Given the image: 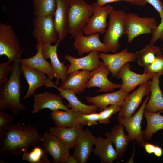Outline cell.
Instances as JSON below:
<instances>
[{
  "instance_id": "cell-38",
  "label": "cell",
  "mask_w": 163,
  "mask_h": 163,
  "mask_svg": "<svg viewBox=\"0 0 163 163\" xmlns=\"http://www.w3.org/2000/svg\"><path fill=\"white\" fill-rule=\"evenodd\" d=\"M99 120V114L97 113L90 114L81 113L79 117L81 124L89 126H93L97 125Z\"/></svg>"
},
{
  "instance_id": "cell-8",
  "label": "cell",
  "mask_w": 163,
  "mask_h": 163,
  "mask_svg": "<svg viewBox=\"0 0 163 163\" xmlns=\"http://www.w3.org/2000/svg\"><path fill=\"white\" fill-rule=\"evenodd\" d=\"M92 5L93 13L88 20L83 30V33L86 35L104 33L108 25L107 17L114 10L113 6L109 4L101 6L94 2Z\"/></svg>"
},
{
  "instance_id": "cell-36",
  "label": "cell",
  "mask_w": 163,
  "mask_h": 163,
  "mask_svg": "<svg viewBox=\"0 0 163 163\" xmlns=\"http://www.w3.org/2000/svg\"><path fill=\"white\" fill-rule=\"evenodd\" d=\"M121 108V105L117 104L110 105L105 108L99 113V123L100 124L109 123L112 116L119 112Z\"/></svg>"
},
{
  "instance_id": "cell-34",
  "label": "cell",
  "mask_w": 163,
  "mask_h": 163,
  "mask_svg": "<svg viewBox=\"0 0 163 163\" xmlns=\"http://www.w3.org/2000/svg\"><path fill=\"white\" fill-rule=\"evenodd\" d=\"M46 154L44 148L37 146L30 151L24 152L22 155V160L30 163H51Z\"/></svg>"
},
{
  "instance_id": "cell-24",
  "label": "cell",
  "mask_w": 163,
  "mask_h": 163,
  "mask_svg": "<svg viewBox=\"0 0 163 163\" xmlns=\"http://www.w3.org/2000/svg\"><path fill=\"white\" fill-rule=\"evenodd\" d=\"M90 72V71L87 69L73 72L69 74V76L59 88L71 90L75 93L79 94L87 88Z\"/></svg>"
},
{
  "instance_id": "cell-6",
  "label": "cell",
  "mask_w": 163,
  "mask_h": 163,
  "mask_svg": "<svg viewBox=\"0 0 163 163\" xmlns=\"http://www.w3.org/2000/svg\"><path fill=\"white\" fill-rule=\"evenodd\" d=\"M54 16L49 15L35 16L33 19L34 29L32 32L37 42L43 44L57 42L59 35L54 21Z\"/></svg>"
},
{
  "instance_id": "cell-40",
  "label": "cell",
  "mask_w": 163,
  "mask_h": 163,
  "mask_svg": "<svg viewBox=\"0 0 163 163\" xmlns=\"http://www.w3.org/2000/svg\"><path fill=\"white\" fill-rule=\"evenodd\" d=\"M124 1L129 3L139 6H145L147 3L146 0H97V3L100 5L119 1Z\"/></svg>"
},
{
  "instance_id": "cell-39",
  "label": "cell",
  "mask_w": 163,
  "mask_h": 163,
  "mask_svg": "<svg viewBox=\"0 0 163 163\" xmlns=\"http://www.w3.org/2000/svg\"><path fill=\"white\" fill-rule=\"evenodd\" d=\"M12 62L9 60L0 63V86L5 83L8 79V75L11 72L12 67L10 66Z\"/></svg>"
},
{
  "instance_id": "cell-29",
  "label": "cell",
  "mask_w": 163,
  "mask_h": 163,
  "mask_svg": "<svg viewBox=\"0 0 163 163\" xmlns=\"http://www.w3.org/2000/svg\"><path fill=\"white\" fill-rule=\"evenodd\" d=\"M92 152L100 159L101 163H112L117 160V155L112 143L107 138H96Z\"/></svg>"
},
{
  "instance_id": "cell-30",
  "label": "cell",
  "mask_w": 163,
  "mask_h": 163,
  "mask_svg": "<svg viewBox=\"0 0 163 163\" xmlns=\"http://www.w3.org/2000/svg\"><path fill=\"white\" fill-rule=\"evenodd\" d=\"M81 113L70 109L64 111L59 110L52 111L50 115L56 126L72 127L81 124L79 117Z\"/></svg>"
},
{
  "instance_id": "cell-18",
  "label": "cell",
  "mask_w": 163,
  "mask_h": 163,
  "mask_svg": "<svg viewBox=\"0 0 163 163\" xmlns=\"http://www.w3.org/2000/svg\"><path fill=\"white\" fill-rule=\"evenodd\" d=\"M59 43L57 42L54 45H52L51 43L43 44L42 49L45 59L49 58L50 60L51 64L57 78L55 84L57 86L59 85L60 79L62 83L68 77L66 72L69 67L65 65L64 62H61L58 58L57 49Z\"/></svg>"
},
{
  "instance_id": "cell-42",
  "label": "cell",
  "mask_w": 163,
  "mask_h": 163,
  "mask_svg": "<svg viewBox=\"0 0 163 163\" xmlns=\"http://www.w3.org/2000/svg\"><path fill=\"white\" fill-rule=\"evenodd\" d=\"M153 153L156 157H160L163 154V150L160 147L155 145Z\"/></svg>"
},
{
  "instance_id": "cell-11",
  "label": "cell",
  "mask_w": 163,
  "mask_h": 163,
  "mask_svg": "<svg viewBox=\"0 0 163 163\" xmlns=\"http://www.w3.org/2000/svg\"><path fill=\"white\" fill-rule=\"evenodd\" d=\"M110 72L107 66L103 62H101L99 67L90 72L87 88L97 87L99 89L96 92L106 93L113 91L117 88H120L121 84L114 83L108 79V75Z\"/></svg>"
},
{
  "instance_id": "cell-25",
  "label": "cell",
  "mask_w": 163,
  "mask_h": 163,
  "mask_svg": "<svg viewBox=\"0 0 163 163\" xmlns=\"http://www.w3.org/2000/svg\"><path fill=\"white\" fill-rule=\"evenodd\" d=\"M129 94L120 89L116 91L95 96H86L85 98L88 103L95 104L101 111L109 105L118 104L122 106Z\"/></svg>"
},
{
  "instance_id": "cell-43",
  "label": "cell",
  "mask_w": 163,
  "mask_h": 163,
  "mask_svg": "<svg viewBox=\"0 0 163 163\" xmlns=\"http://www.w3.org/2000/svg\"><path fill=\"white\" fill-rule=\"evenodd\" d=\"M65 163H78V162L73 155H70L66 160Z\"/></svg>"
},
{
  "instance_id": "cell-44",
  "label": "cell",
  "mask_w": 163,
  "mask_h": 163,
  "mask_svg": "<svg viewBox=\"0 0 163 163\" xmlns=\"http://www.w3.org/2000/svg\"><path fill=\"white\" fill-rule=\"evenodd\" d=\"M162 50L163 51V45H162Z\"/></svg>"
},
{
  "instance_id": "cell-28",
  "label": "cell",
  "mask_w": 163,
  "mask_h": 163,
  "mask_svg": "<svg viewBox=\"0 0 163 163\" xmlns=\"http://www.w3.org/2000/svg\"><path fill=\"white\" fill-rule=\"evenodd\" d=\"M84 126L81 124L72 127L54 126L50 128L49 132L70 149L74 148L77 138L84 130Z\"/></svg>"
},
{
  "instance_id": "cell-35",
  "label": "cell",
  "mask_w": 163,
  "mask_h": 163,
  "mask_svg": "<svg viewBox=\"0 0 163 163\" xmlns=\"http://www.w3.org/2000/svg\"><path fill=\"white\" fill-rule=\"evenodd\" d=\"M14 119L12 115L4 111H0V142L5 138Z\"/></svg>"
},
{
  "instance_id": "cell-37",
  "label": "cell",
  "mask_w": 163,
  "mask_h": 163,
  "mask_svg": "<svg viewBox=\"0 0 163 163\" xmlns=\"http://www.w3.org/2000/svg\"><path fill=\"white\" fill-rule=\"evenodd\" d=\"M143 74H152L163 72V54L161 51L157 54L154 61L147 67L144 68Z\"/></svg>"
},
{
  "instance_id": "cell-16",
  "label": "cell",
  "mask_w": 163,
  "mask_h": 163,
  "mask_svg": "<svg viewBox=\"0 0 163 163\" xmlns=\"http://www.w3.org/2000/svg\"><path fill=\"white\" fill-rule=\"evenodd\" d=\"M153 75L136 73L131 70L129 63L125 64L118 72L116 77L122 81L120 89L129 93L137 86L152 79Z\"/></svg>"
},
{
  "instance_id": "cell-1",
  "label": "cell",
  "mask_w": 163,
  "mask_h": 163,
  "mask_svg": "<svg viewBox=\"0 0 163 163\" xmlns=\"http://www.w3.org/2000/svg\"><path fill=\"white\" fill-rule=\"evenodd\" d=\"M42 136L31 124L25 125L20 122L13 124L5 139L0 142V155L3 157L22 156L30 147L42 142Z\"/></svg>"
},
{
  "instance_id": "cell-7",
  "label": "cell",
  "mask_w": 163,
  "mask_h": 163,
  "mask_svg": "<svg viewBox=\"0 0 163 163\" xmlns=\"http://www.w3.org/2000/svg\"><path fill=\"white\" fill-rule=\"evenodd\" d=\"M158 25L157 21L154 18L141 17L132 12L126 13L127 43H131L135 38L141 35L151 33Z\"/></svg>"
},
{
  "instance_id": "cell-2",
  "label": "cell",
  "mask_w": 163,
  "mask_h": 163,
  "mask_svg": "<svg viewBox=\"0 0 163 163\" xmlns=\"http://www.w3.org/2000/svg\"><path fill=\"white\" fill-rule=\"evenodd\" d=\"M21 59L18 58L13 62L9 78L0 86V111L9 109L15 115L27 108L20 100Z\"/></svg>"
},
{
  "instance_id": "cell-3",
  "label": "cell",
  "mask_w": 163,
  "mask_h": 163,
  "mask_svg": "<svg viewBox=\"0 0 163 163\" xmlns=\"http://www.w3.org/2000/svg\"><path fill=\"white\" fill-rule=\"evenodd\" d=\"M109 16L108 27L103 43L110 51L116 53L120 46V38L126 34V13L122 10H113Z\"/></svg>"
},
{
  "instance_id": "cell-9",
  "label": "cell",
  "mask_w": 163,
  "mask_h": 163,
  "mask_svg": "<svg viewBox=\"0 0 163 163\" xmlns=\"http://www.w3.org/2000/svg\"><path fill=\"white\" fill-rule=\"evenodd\" d=\"M150 94L147 96L137 112L128 119L118 117L119 123L123 125L128 132L130 141L135 140L140 146H142L145 141L144 131L141 129V123L143 119L145 105L149 100Z\"/></svg>"
},
{
  "instance_id": "cell-13",
  "label": "cell",
  "mask_w": 163,
  "mask_h": 163,
  "mask_svg": "<svg viewBox=\"0 0 163 163\" xmlns=\"http://www.w3.org/2000/svg\"><path fill=\"white\" fill-rule=\"evenodd\" d=\"M34 105L31 114H34L40 110L48 109L53 111L59 110H67L69 108L63 103L62 97L47 91L43 93L34 94Z\"/></svg>"
},
{
  "instance_id": "cell-12",
  "label": "cell",
  "mask_w": 163,
  "mask_h": 163,
  "mask_svg": "<svg viewBox=\"0 0 163 163\" xmlns=\"http://www.w3.org/2000/svg\"><path fill=\"white\" fill-rule=\"evenodd\" d=\"M150 93L148 81L140 85L136 90L126 97L118 113V117L125 119L130 117L141 103L143 97Z\"/></svg>"
},
{
  "instance_id": "cell-20",
  "label": "cell",
  "mask_w": 163,
  "mask_h": 163,
  "mask_svg": "<svg viewBox=\"0 0 163 163\" xmlns=\"http://www.w3.org/2000/svg\"><path fill=\"white\" fill-rule=\"evenodd\" d=\"M43 44L42 42H37L36 54L29 58L21 59L20 62L47 74L48 79L52 81L56 78V75L51 64L46 60L43 56L42 50Z\"/></svg>"
},
{
  "instance_id": "cell-27",
  "label": "cell",
  "mask_w": 163,
  "mask_h": 163,
  "mask_svg": "<svg viewBox=\"0 0 163 163\" xmlns=\"http://www.w3.org/2000/svg\"><path fill=\"white\" fill-rule=\"evenodd\" d=\"M124 127L123 125L119 123L114 126L110 132L105 133L106 138L114 145L119 158L123 157L131 141L129 135H126L124 132Z\"/></svg>"
},
{
  "instance_id": "cell-14",
  "label": "cell",
  "mask_w": 163,
  "mask_h": 163,
  "mask_svg": "<svg viewBox=\"0 0 163 163\" xmlns=\"http://www.w3.org/2000/svg\"><path fill=\"white\" fill-rule=\"evenodd\" d=\"M98 55L108 68L113 77H116L118 72L125 64L136 60V53L129 52L127 48L115 54L102 52L98 53Z\"/></svg>"
},
{
  "instance_id": "cell-22",
  "label": "cell",
  "mask_w": 163,
  "mask_h": 163,
  "mask_svg": "<svg viewBox=\"0 0 163 163\" xmlns=\"http://www.w3.org/2000/svg\"><path fill=\"white\" fill-rule=\"evenodd\" d=\"M163 74V72L155 73L152 80L149 81L150 97L145 105V111L156 112L163 111V96L159 84V78Z\"/></svg>"
},
{
  "instance_id": "cell-26",
  "label": "cell",
  "mask_w": 163,
  "mask_h": 163,
  "mask_svg": "<svg viewBox=\"0 0 163 163\" xmlns=\"http://www.w3.org/2000/svg\"><path fill=\"white\" fill-rule=\"evenodd\" d=\"M53 82L50 84V87L55 88L59 91V95L68 102V104L66 105L68 108L83 113H97L98 109L95 104L88 105L83 103L75 95V93L73 91L60 88Z\"/></svg>"
},
{
  "instance_id": "cell-32",
  "label": "cell",
  "mask_w": 163,
  "mask_h": 163,
  "mask_svg": "<svg viewBox=\"0 0 163 163\" xmlns=\"http://www.w3.org/2000/svg\"><path fill=\"white\" fill-rule=\"evenodd\" d=\"M160 51L159 47L154 44H148L142 50L135 52L138 64L144 68L147 67L154 61L157 54Z\"/></svg>"
},
{
  "instance_id": "cell-15",
  "label": "cell",
  "mask_w": 163,
  "mask_h": 163,
  "mask_svg": "<svg viewBox=\"0 0 163 163\" xmlns=\"http://www.w3.org/2000/svg\"><path fill=\"white\" fill-rule=\"evenodd\" d=\"M99 33L85 36L83 33L75 37L73 46L78 55H82L93 51L107 53L110 51L105 45L100 40Z\"/></svg>"
},
{
  "instance_id": "cell-4",
  "label": "cell",
  "mask_w": 163,
  "mask_h": 163,
  "mask_svg": "<svg viewBox=\"0 0 163 163\" xmlns=\"http://www.w3.org/2000/svg\"><path fill=\"white\" fill-rule=\"evenodd\" d=\"M68 32L73 37L83 33L87 22L93 12L92 5L85 0H69Z\"/></svg>"
},
{
  "instance_id": "cell-33",
  "label": "cell",
  "mask_w": 163,
  "mask_h": 163,
  "mask_svg": "<svg viewBox=\"0 0 163 163\" xmlns=\"http://www.w3.org/2000/svg\"><path fill=\"white\" fill-rule=\"evenodd\" d=\"M34 15L42 16L52 15L54 16L56 7V0H33Z\"/></svg>"
},
{
  "instance_id": "cell-21",
  "label": "cell",
  "mask_w": 163,
  "mask_h": 163,
  "mask_svg": "<svg viewBox=\"0 0 163 163\" xmlns=\"http://www.w3.org/2000/svg\"><path fill=\"white\" fill-rule=\"evenodd\" d=\"M56 0V7L54 21L59 35L58 42L60 43L64 39L68 33V18L70 6L69 0Z\"/></svg>"
},
{
  "instance_id": "cell-10",
  "label": "cell",
  "mask_w": 163,
  "mask_h": 163,
  "mask_svg": "<svg viewBox=\"0 0 163 163\" xmlns=\"http://www.w3.org/2000/svg\"><path fill=\"white\" fill-rule=\"evenodd\" d=\"M42 143L47 154L53 158V163H65L69 150L56 136L50 132L44 133Z\"/></svg>"
},
{
  "instance_id": "cell-19",
  "label": "cell",
  "mask_w": 163,
  "mask_h": 163,
  "mask_svg": "<svg viewBox=\"0 0 163 163\" xmlns=\"http://www.w3.org/2000/svg\"><path fill=\"white\" fill-rule=\"evenodd\" d=\"M98 51H93L87 56L79 58L74 57L66 54L64 58L70 63L67 71V75L80 69H87L92 71L98 68L100 64Z\"/></svg>"
},
{
  "instance_id": "cell-31",
  "label": "cell",
  "mask_w": 163,
  "mask_h": 163,
  "mask_svg": "<svg viewBox=\"0 0 163 163\" xmlns=\"http://www.w3.org/2000/svg\"><path fill=\"white\" fill-rule=\"evenodd\" d=\"M163 111L156 112H150L144 111L143 116L147 121V126L144 131L145 140H149L152 136L158 131L163 129V116L160 113Z\"/></svg>"
},
{
  "instance_id": "cell-17",
  "label": "cell",
  "mask_w": 163,
  "mask_h": 163,
  "mask_svg": "<svg viewBox=\"0 0 163 163\" xmlns=\"http://www.w3.org/2000/svg\"><path fill=\"white\" fill-rule=\"evenodd\" d=\"M96 137L87 128L79 134L75 144L73 155L78 163H86L92 152Z\"/></svg>"
},
{
  "instance_id": "cell-23",
  "label": "cell",
  "mask_w": 163,
  "mask_h": 163,
  "mask_svg": "<svg viewBox=\"0 0 163 163\" xmlns=\"http://www.w3.org/2000/svg\"><path fill=\"white\" fill-rule=\"evenodd\" d=\"M21 73L28 85L27 92L23 98L26 99L34 94L37 88L45 85L48 78L43 72L30 66L21 64Z\"/></svg>"
},
{
  "instance_id": "cell-5",
  "label": "cell",
  "mask_w": 163,
  "mask_h": 163,
  "mask_svg": "<svg viewBox=\"0 0 163 163\" xmlns=\"http://www.w3.org/2000/svg\"><path fill=\"white\" fill-rule=\"evenodd\" d=\"M24 50L12 27L0 22V55L6 56L9 60L13 62L21 57Z\"/></svg>"
},
{
  "instance_id": "cell-41",
  "label": "cell",
  "mask_w": 163,
  "mask_h": 163,
  "mask_svg": "<svg viewBox=\"0 0 163 163\" xmlns=\"http://www.w3.org/2000/svg\"><path fill=\"white\" fill-rule=\"evenodd\" d=\"M155 146L145 141L142 146L144 149L147 153L149 154H151L153 153Z\"/></svg>"
}]
</instances>
